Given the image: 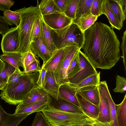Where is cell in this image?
Returning a JSON list of instances; mask_svg holds the SVG:
<instances>
[{
    "instance_id": "1",
    "label": "cell",
    "mask_w": 126,
    "mask_h": 126,
    "mask_svg": "<svg viewBox=\"0 0 126 126\" xmlns=\"http://www.w3.org/2000/svg\"><path fill=\"white\" fill-rule=\"evenodd\" d=\"M83 53L94 67L110 69L120 57V42L113 29L97 22L84 32Z\"/></svg>"
},
{
    "instance_id": "2",
    "label": "cell",
    "mask_w": 126,
    "mask_h": 126,
    "mask_svg": "<svg viewBox=\"0 0 126 126\" xmlns=\"http://www.w3.org/2000/svg\"><path fill=\"white\" fill-rule=\"evenodd\" d=\"M22 75L15 82L7 83L1 91V99L9 104L16 105L21 103L34 89L39 86L36 82L38 72Z\"/></svg>"
},
{
    "instance_id": "3",
    "label": "cell",
    "mask_w": 126,
    "mask_h": 126,
    "mask_svg": "<svg viewBox=\"0 0 126 126\" xmlns=\"http://www.w3.org/2000/svg\"><path fill=\"white\" fill-rule=\"evenodd\" d=\"M15 11L20 15L21 21L19 26L20 45L18 52L22 54L31 50L30 37L34 23L41 16L38 4L35 6L24 7Z\"/></svg>"
},
{
    "instance_id": "4",
    "label": "cell",
    "mask_w": 126,
    "mask_h": 126,
    "mask_svg": "<svg viewBox=\"0 0 126 126\" xmlns=\"http://www.w3.org/2000/svg\"><path fill=\"white\" fill-rule=\"evenodd\" d=\"M51 33L57 49L71 46L82 48L84 41V32L79 26L73 22L64 28L51 29Z\"/></svg>"
},
{
    "instance_id": "5",
    "label": "cell",
    "mask_w": 126,
    "mask_h": 126,
    "mask_svg": "<svg viewBox=\"0 0 126 126\" xmlns=\"http://www.w3.org/2000/svg\"><path fill=\"white\" fill-rule=\"evenodd\" d=\"M41 111L52 126H83L93 124L95 120L85 114L58 110L51 108L48 105Z\"/></svg>"
},
{
    "instance_id": "6",
    "label": "cell",
    "mask_w": 126,
    "mask_h": 126,
    "mask_svg": "<svg viewBox=\"0 0 126 126\" xmlns=\"http://www.w3.org/2000/svg\"><path fill=\"white\" fill-rule=\"evenodd\" d=\"M80 50L76 46L68 47L64 56L59 62L54 72L56 83L59 86L69 82L67 71L70 63L76 54Z\"/></svg>"
},
{
    "instance_id": "7",
    "label": "cell",
    "mask_w": 126,
    "mask_h": 126,
    "mask_svg": "<svg viewBox=\"0 0 126 126\" xmlns=\"http://www.w3.org/2000/svg\"><path fill=\"white\" fill-rule=\"evenodd\" d=\"M79 56L80 70L72 78L69 79V83L76 86L88 77L97 73L95 69L80 50L79 52Z\"/></svg>"
},
{
    "instance_id": "8",
    "label": "cell",
    "mask_w": 126,
    "mask_h": 126,
    "mask_svg": "<svg viewBox=\"0 0 126 126\" xmlns=\"http://www.w3.org/2000/svg\"><path fill=\"white\" fill-rule=\"evenodd\" d=\"M20 45L19 26L10 29L2 36L1 47L3 53L18 52Z\"/></svg>"
},
{
    "instance_id": "9",
    "label": "cell",
    "mask_w": 126,
    "mask_h": 126,
    "mask_svg": "<svg viewBox=\"0 0 126 126\" xmlns=\"http://www.w3.org/2000/svg\"><path fill=\"white\" fill-rule=\"evenodd\" d=\"M48 106L56 110L68 112L84 114L80 108L62 98L59 94L55 95L48 93Z\"/></svg>"
},
{
    "instance_id": "10",
    "label": "cell",
    "mask_w": 126,
    "mask_h": 126,
    "mask_svg": "<svg viewBox=\"0 0 126 126\" xmlns=\"http://www.w3.org/2000/svg\"><path fill=\"white\" fill-rule=\"evenodd\" d=\"M42 19L51 29H60L69 25L73 20L62 13H55L41 16Z\"/></svg>"
},
{
    "instance_id": "11",
    "label": "cell",
    "mask_w": 126,
    "mask_h": 126,
    "mask_svg": "<svg viewBox=\"0 0 126 126\" xmlns=\"http://www.w3.org/2000/svg\"><path fill=\"white\" fill-rule=\"evenodd\" d=\"M78 90L76 86L69 82H66L60 85L59 94L63 99L80 108L76 95Z\"/></svg>"
},
{
    "instance_id": "12",
    "label": "cell",
    "mask_w": 126,
    "mask_h": 126,
    "mask_svg": "<svg viewBox=\"0 0 126 126\" xmlns=\"http://www.w3.org/2000/svg\"><path fill=\"white\" fill-rule=\"evenodd\" d=\"M30 48L31 50L34 55H37L40 58L43 63L48 61L54 53L49 51L44 44L42 34L40 36L31 43Z\"/></svg>"
},
{
    "instance_id": "13",
    "label": "cell",
    "mask_w": 126,
    "mask_h": 126,
    "mask_svg": "<svg viewBox=\"0 0 126 126\" xmlns=\"http://www.w3.org/2000/svg\"><path fill=\"white\" fill-rule=\"evenodd\" d=\"M49 101L47 92L42 87L38 86L33 89L21 103L26 105Z\"/></svg>"
},
{
    "instance_id": "14",
    "label": "cell",
    "mask_w": 126,
    "mask_h": 126,
    "mask_svg": "<svg viewBox=\"0 0 126 126\" xmlns=\"http://www.w3.org/2000/svg\"><path fill=\"white\" fill-rule=\"evenodd\" d=\"M98 87L99 89L106 98L109 104L111 118L110 125L111 126H118L116 118L115 104L112 98L106 81L100 82Z\"/></svg>"
},
{
    "instance_id": "15",
    "label": "cell",
    "mask_w": 126,
    "mask_h": 126,
    "mask_svg": "<svg viewBox=\"0 0 126 126\" xmlns=\"http://www.w3.org/2000/svg\"><path fill=\"white\" fill-rule=\"evenodd\" d=\"M76 95L80 108L84 114L95 120L98 116L99 108L86 100L78 91Z\"/></svg>"
},
{
    "instance_id": "16",
    "label": "cell",
    "mask_w": 126,
    "mask_h": 126,
    "mask_svg": "<svg viewBox=\"0 0 126 126\" xmlns=\"http://www.w3.org/2000/svg\"><path fill=\"white\" fill-rule=\"evenodd\" d=\"M77 91L86 100L98 108L100 95L98 85H91L79 89Z\"/></svg>"
},
{
    "instance_id": "17",
    "label": "cell",
    "mask_w": 126,
    "mask_h": 126,
    "mask_svg": "<svg viewBox=\"0 0 126 126\" xmlns=\"http://www.w3.org/2000/svg\"><path fill=\"white\" fill-rule=\"evenodd\" d=\"M48 102H41L29 104H23L20 103L16 106L15 114H27L29 115L34 112L41 111L47 106Z\"/></svg>"
},
{
    "instance_id": "18",
    "label": "cell",
    "mask_w": 126,
    "mask_h": 126,
    "mask_svg": "<svg viewBox=\"0 0 126 126\" xmlns=\"http://www.w3.org/2000/svg\"><path fill=\"white\" fill-rule=\"evenodd\" d=\"M28 115L8 113L0 105V126H17Z\"/></svg>"
},
{
    "instance_id": "19",
    "label": "cell",
    "mask_w": 126,
    "mask_h": 126,
    "mask_svg": "<svg viewBox=\"0 0 126 126\" xmlns=\"http://www.w3.org/2000/svg\"><path fill=\"white\" fill-rule=\"evenodd\" d=\"M99 90L100 95L99 112L98 116L95 120L102 123L110 124L111 118L109 104L102 92L99 89Z\"/></svg>"
},
{
    "instance_id": "20",
    "label": "cell",
    "mask_w": 126,
    "mask_h": 126,
    "mask_svg": "<svg viewBox=\"0 0 126 126\" xmlns=\"http://www.w3.org/2000/svg\"><path fill=\"white\" fill-rule=\"evenodd\" d=\"M67 47L57 49L47 62L43 63L41 68L54 72L59 62L65 55Z\"/></svg>"
},
{
    "instance_id": "21",
    "label": "cell",
    "mask_w": 126,
    "mask_h": 126,
    "mask_svg": "<svg viewBox=\"0 0 126 126\" xmlns=\"http://www.w3.org/2000/svg\"><path fill=\"white\" fill-rule=\"evenodd\" d=\"M59 86L56 82L54 72L47 71L42 87L47 93L57 96L59 95Z\"/></svg>"
},
{
    "instance_id": "22",
    "label": "cell",
    "mask_w": 126,
    "mask_h": 126,
    "mask_svg": "<svg viewBox=\"0 0 126 126\" xmlns=\"http://www.w3.org/2000/svg\"><path fill=\"white\" fill-rule=\"evenodd\" d=\"M41 24L43 42L47 49L50 52L53 53L57 49L53 43L50 29L45 24L42 18Z\"/></svg>"
},
{
    "instance_id": "23",
    "label": "cell",
    "mask_w": 126,
    "mask_h": 126,
    "mask_svg": "<svg viewBox=\"0 0 126 126\" xmlns=\"http://www.w3.org/2000/svg\"><path fill=\"white\" fill-rule=\"evenodd\" d=\"M102 12L107 17L111 25V27L114 28L119 30L122 29V27L112 11L108 0H104L102 5Z\"/></svg>"
},
{
    "instance_id": "24",
    "label": "cell",
    "mask_w": 126,
    "mask_h": 126,
    "mask_svg": "<svg viewBox=\"0 0 126 126\" xmlns=\"http://www.w3.org/2000/svg\"><path fill=\"white\" fill-rule=\"evenodd\" d=\"M93 0H79L76 14L75 19L73 22L76 24L82 16L91 14V10Z\"/></svg>"
},
{
    "instance_id": "25",
    "label": "cell",
    "mask_w": 126,
    "mask_h": 126,
    "mask_svg": "<svg viewBox=\"0 0 126 126\" xmlns=\"http://www.w3.org/2000/svg\"><path fill=\"white\" fill-rule=\"evenodd\" d=\"M38 4L41 16L62 13L56 5L53 0H42Z\"/></svg>"
},
{
    "instance_id": "26",
    "label": "cell",
    "mask_w": 126,
    "mask_h": 126,
    "mask_svg": "<svg viewBox=\"0 0 126 126\" xmlns=\"http://www.w3.org/2000/svg\"><path fill=\"white\" fill-rule=\"evenodd\" d=\"M22 55V54L18 52H9L1 54L0 58L3 61L8 63L16 69L20 70L19 67L21 65Z\"/></svg>"
},
{
    "instance_id": "27",
    "label": "cell",
    "mask_w": 126,
    "mask_h": 126,
    "mask_svg": "<svg viewBox=\"0 0 126 126\" xmlns=\"http://www.w3.org/2000/svg\"><path fill=\"white\" fill-rule=\"evenodd\" d=\"M116 116L118 126H126V94L119 104H115Z\"/></svg>"
},
{
    "instance_id": "28",
    "label": "cell",
    "mask_w": 126,
    "mask_h": 126,
    "mask_svg": "<svg viewBox=\"0 0 126 126\" xmlns=\"http://www.w3.org/2000/svg\"><path fill=\"white\" fill-rule=\"evenodd\" d=\"M98 17V16L91 14L84 15L79 18L76 24L79 26L84 32L94 24Z\"/></svg>"
},
{
    "instance_id": "29",
    "label": "cell",
    "mask_w": 126,
    "mask_h": 126,
    "mask_svg": "<svg viewBox=\"0 0 126 126\" xmlns=\"http://www.w3.org/2000/svg\"><path fill=\"white\" fill-rule=\"evenodd\" d=\"M109 4L117 19L122 27L126 16L124 14L116 0H108Z\"/></svg>"
},
{
    "instance_id": "30",
    "label": "cell",
    "mask_w": 126,
    "mask_h": 126,
    "mask_svg": "<svg viewBox=\"0 0 126 126\" xmlns=\"http://www.w3.org/2000/svg\"><path fill=\"white\" fill-rule=\"evenodd\" d=\"M3 14V19L8 25L11 26L15 24L16 27L19 25L21 17L18 12L10 10L4 12Z\"/></svg>"
},
{
    "instance_id": "31",
    "label": "cell",
    "mask_w": 126,
    "mask_h": 126,
    "mask_svg": "<svg viewBox=\"0 0 126 126\" xmlns=\"http://www.w3.org/2000/svg\"><path fill=\"white\" fill-rule=\"evenodd\" d=\"M79 51L74 56L68 68L67 75L68 79L72 78L80 70V66Z\"/></svg>"
},
{
    "instance_id": "32",
    "label": "cell",
    "mask_w": 126,
    "mask_h": 126,
    "mask_svg": "<svg viewBox=\"0 0 126 126\" xmlns=\"http://www.w3.org/2000/svg\"><path fill=\"white\" fill-rule=\"evenodd\" d=\"M16 69L10 64L4 62L3 66L0 71V83H7L9 78Z\"/></svg>"
},
{
    "instance_id": "33",
    "label": "cell",
    "mask_w": 126,
    "mask_h": 126,
    "mask_svg": "<svg viewBox=\"0 0 126 126\" xmlns=\"http://www.w3.org/2000/svg\"><path fill=\"white\" fill-rule=\"evenodd\" d=\"M39 61L37 56L34 55L31 50L28 51L22 54L21 61V65L24 70L33 62Z\"/></svg>"
},
{
    "instance_id": "34",
    "label": "cell",
    "mask_w": 126,
    "mask_h": 126,
    "mask_svg": "<svg viewBox=\"0 0 126 126\" xmlns=\"http://www.w3.org/2000/svg\"><path fill=\"white\" fill-rule=\"evenodd\" d=\"M100 72L90 76L76 86L79 89L86 86L91 85H98L100 81Z\"/></svg>"
},
{
    "instance_id": "35",
    "label": "cell",
    "mask_w": 126,
    "mask_h": 126,
    "mask_svg": "<svg viewBox=\"0 0 126 126\" xmlns=\"http://www.w3.org/2000/svg\"><path fill=\"white\" fill-rule=\"evenodd\" d=\"M41 19V16L37 18L34 23L31 36L30 44L42 34Z\"/></svg>"
},
{
    "instance_id": "36",
    "label": "cell",
    "mask_w": 126,
    "mask_h": 126,
    "mask_svg": "<svg viewBox=\"0 0 126 126\" xmlns=\"http://www.w3.org/2000/svg\"><path fill=\"white\" fill-rule=\"evenodd\" d=\"M79 0H71L63 14L73 20L75 19L76 14Z\"/></svg>"
},
{
    "instance_id": "37",
    "label": "cell",
    "mask_w": 126,
    "mask_h": 126,
    "mask_svg": "<svg viewBox=\"0 0 126 126\" xmlns=\"http://www.w3.org/2000/svg\"><path fill=\"white\" fill-rule=\"evenodd\" d=\"M31 126H52L46 119L43 113L37 112Z\"/></svg>"
},
{
    "instance_id": "38",
    "label": "cell",
    "mask_w": 126,
    "mask_h": 126,
    "mask_svg": "<svg viewBox=\"0 0 126 126\" xmlns=\"http://www.w3.org/2000/svg\"><path fill=\"white\" fill-rule=\"evenodd\" d=\"M126 90V78L117 75L116 77V87L113 90L115 93H123Z\"/></svg>"
},
{
    "instance_id": "39",
    "label": "cell",
    "mask_w": 126,
    "mask_h": 126,
    "mask_svg": "<svg viewBox=\"0 0 126 126\" xmlns=\"http://www.w3.org/2000/svg\"><path fill=\"white\" fill-rule=\"evenodd\" d=\"M104 0H93L91 10L92 15L98 17L102 14V5Z\"/></svg>"
},
{
    "instance_id": "40",
    "label": "cell",
    "mask_w": 126,
    "mask_h": 126,
    "mask_svg": "<svg viewBox=\"0 0 126 126\" xmlns=\"http://www.w3.org/2000/svg\"><path fill=\"white\" fill-rule=\"evenodd\" d=\"M41 69L40 61H36L28 65L23 72L26 74H30L35 72H39Z\"/></svg>"
},
{
    "instance_id": "41",
    "label": "cell",
    "mask_w": 126,
    "mask_h": 126,
    "mask_svg": "<svg viewBox=\"0 0 126 126\" xmlns=\"http://www.w3.org/2000/svg\"><path fill=\"white\" fill-rule=\"evenodd\" d=\"M121 47L122 52L123 63L124 66L125 70L126 72V30L124 32L122 37V41Z\"/></svg>"
},
{
    "instance_id": "42",
    "label": "cell",
    "mask_w": 126,
    "mask_h": 126,
    "mask_svg": "<svg viewBox=\"0 0 126 126\" xmlns=\"http://www.w3.org/2000/svg\"><path fill=\"white\" fill-rule=\"evenodd\" d=\"M61 12L63 14L71 0H53Z\"/></svg>"
},
{
    "instance_id": "43",
    "label": "cell",
    "mask_w": 126,
    "mask_h": 126,
    "mask_svg": "<svg viewBox=\"0 0 126 126\" xmlns=\"http://www.w3.org/2000/svg\"><path fill=\"white\" fill-rule=\"evenodd\" d=\"M15 1L10 0H0V10L4 12L10 10Z\"/></svg>"
},
{
    "instance_id": "44",
    "label": "cell",
    "mask_w": 126,
    "mask_h": 126,
    "mask_svg": "<svg viewBox=\"0 0 126 126\" xmlns=\"http://www.w3.org/2000/svg\"><path fill=\"white\" fill-rule=\"evenodd\" d=\"M9 29L8 24L4 20L3 16L0 15V34L3 36Z\"/></svg>"
},
{
    "instance_id": "45",
    "label": "cell",
    "mask_w": 126,
    "mask_h": 126,
    "mask_svg": "<svg viewBox=\"0 0 126 126\" xmlns=\"http://www.w3.org/2000/svg\"><path fill=\"white\" fill-rule=\"evenodd\" d=\"M22 75V71L17 69L9 78L7 83L16 82L18 81Z\"/></svg>"
},
{
    "instance_id": "46",
    "label": "cell",
    "mask_w": 126,
    "mask_h": 126,
    "mask_svg": "<svg viewBox=\"0 0 126 126\" xmlns=\"http://www.w3.org/2000/svg\"><path fill=\"white\" fill-rule=\"evenodd\" d=\"M46 72V70L43 68L41 69L39 72V74L36 82L38 86L43 87Z\"/></svg>"
},
{
    "instance_id": "47",
    "label": "cell",
    "mask_w": 126,
    "mask_h": 126,
    "mask_svg": "<svg viewBox=\"0 0 126 126\" xmlns=\"http://www.w3.org/2000/svg\"><path fill=\"white\" fill-rule=\"evenodd\" d=\"M116 0L119 4L124 14L126 16V0Z\"/></svg>"
},
{
    "instance_id": "48",
    "label": "cell",
    "mask_w": 126,
    "mask_h": 126,
    "mask_svg": "<svg viewBox=\"0 0 126 126\" xmlns=\"http://www.w3.org/2000/svg\"><path fill=\"white\" fill-rule=\"evenodd\" d=\"M93 124V126H111L109 123H102L95 120Z\"/></svg>"
},
{
    "instance_id": "49",
    "label": "cell",
    "mask_w": 126,
    "mask_h": 126,
    "mask_svg": "<svg viewBox=\"0 0 126 126\" xmlns=\"http://www.w3.org/2000/svg\"><path fill=\"white\" fill-rule=\"evenodd\" d=\"M7 84V82L5 83H0V90H2L5 87Z\"/></svg>"
},
{
    "instance_id": "50",
    "label": "cell",
    "mask_w": 126,
    "mask_h": 126,
    "mask_svg": "<svg viewBox=\"0 0 126 126\" xmlns=\"http://www.w3.org/2000/svg\"><path fill=\"white\" fill-rule=\"evenodd\" d=\"M4 64V62L0 58V71L3 67Z\"/></svg>"
},
{
    "instance_id": "51",
    "label": "cell",
    "mask_w": 126,
    "mask_h": 126,
    "mask_svg": "<svg viewBox=\"0 0 126 126\" xmlns=\"http://www.w3.org/2000/svg\"><path fill=\"white\" fill-rule=\"evenodd\" d=\"M92 124H87L83 125L82 126H93Z\"/></svg>"
},
{
    "instance_id": "52",
    "label": "cell",
    "mask_w": 126,
    "mask_h": 126,
    "mask_svg": "<svg viewBox=\"0 0 126 126\" xmlns=\"http://www.w3.org/2000/svg\"><path fill=\"white\" fill-rule=\"evenodd\" d=\"M82 126V125H74L71 126Z\"/></svg>"
}]
</instances>
